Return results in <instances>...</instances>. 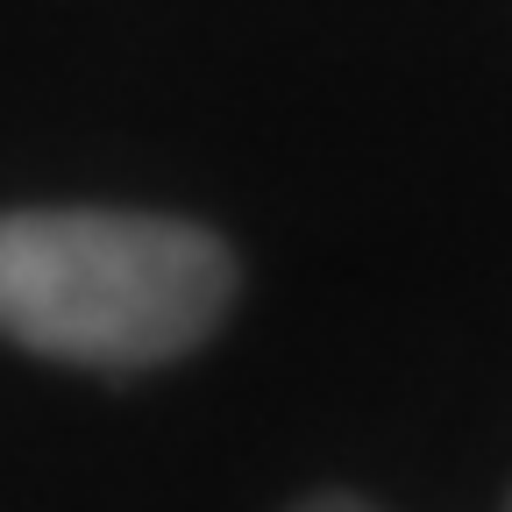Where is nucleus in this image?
<instances>
[{
  "instance_id": "1",
  "label": "nucleus",
  "mask_w": 512,
  "mask_h": 512,
  "mask_svg": "<svg viewBox=\"0 0 512 512\" xmlns=\"http://www.w3.org/2000/svg\"><path fill=\"white\" fill-rule=\"evenodd\" d=\"M235 299L221 235L164 214H0V335L86 370H150L200 349Z\"/></svg>"
},
{
  "instance_id": "2",
  "label": "nucleus",
  "mask_w": 512,
  "mask_h": 512,
  "mask_svg": "<svg viewBox=\"0 0 512 512\" xmlns=\"http://www.w3.org/2000/svg\"><path fill=\"white\" fill-rule=\"evenodd\" d=\"M299 512H370L363 498H313V505H299Z\"/></svg>"
}]
</instances>
